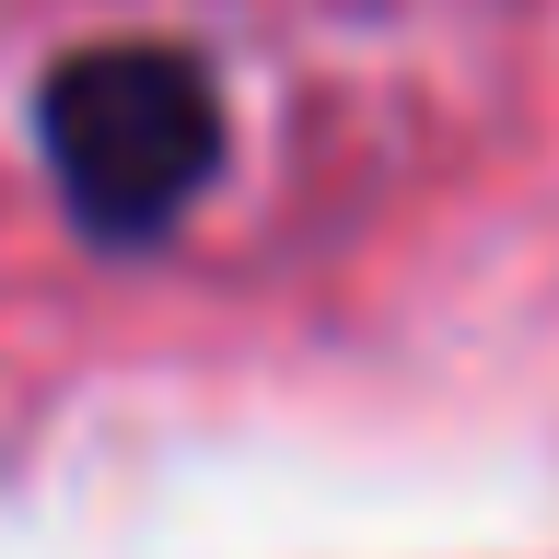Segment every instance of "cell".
Wrapping results in <instances>:
<instances>
[{"label": "cell", "mask_w": 559, "mask_h": 559, "mask_svg": "<svg viewBox=\"0 0 559 559\" xmlns=\"http://www.w3.org/2000/svg\"><path fill=\"white\" fill-rule=\"evenodd\" d=\"M35 129H47V175H59L70 222L105 234V245L175 234L187 199L210 187V164H222V94H210V70L187 47H152V35L59 59Z\"/></svg>", "instance_id": "1"}]
</instances>
